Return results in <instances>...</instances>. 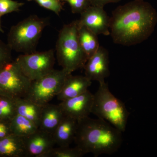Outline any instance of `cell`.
Listing matches in <instances>:
<instances>
[{"label": "cell", "mask_w": 157, "mask_h": 157, "mask_svg": "<svg viewBox=\"0 0 157 157\" xmlns=\"http://www.w3.org/2000/svg\"><path fill=\"white\" fill-rule=\"evenodd\" d=\"M94 94L89 90L80 95L61 101L59 104L65 115L78 121L92 113Z\"/></svg>", "instance_id": "10"}, {"label": "cell", "mask_w": 157, "mask_h": 157, "mask_svg": "<svg viewBox=\"0 0 157 157\" xmlns=\"http://www.w3.org/2000/svg\"><path fill=\"white\" fill-rule=\"evenodd\" d=\"M1 16H0V32H1L2 33H4V31L3 30L2 28V25H1Z\"/></svg>", "instance_id": "28"}, {"label": "cell", "mask_w": 157, "mask_h": 157, "mask_svg": "<svg viewBox=\"0 0 157 157\" xmlns=\"http://www.w3.org/2000/svg\"><path fill=\"white\" fill-rule=\"evenodd\" d=\"M98 36L85 27L78 25V40L87 59L100 48Z\"/></svg>", "instance_id": "18"}, {"label": "cell", "mask_w": 157, "mask_h": 157, "mask_svg": "<svg viewBox=\"0 0 157 157\" xmlns=\"http://www.w3.org/2000/svg\"><path fill=\"white\" fill-rule=\"evenodd\" d=\"M121 0H89L91 5L93 6L103 7L109 3H117Z\"/></svg>", "instance_id": "27"}, {"label": "cell", "mask_w": 157, "mask_h": 157, "mask_svg": "<svg viewBox=\"0 0 157 157\" xmlns=\"http://www.w3.org/2000/svg\"><path fill=\"white\" fill-rule=\"evenodd\" d=\"M11 133L22 137H26L37 131L39 127L32 121L16 114L10 121Z\"/></svg>", "instance_id": "19"}, {"label": "cell", "mask_w": 157, "mask_h": 157, "mask_svg": "<svg viewBox=\"0 0 157 157\" xmlns=\"http://www.w3.org/2000/svg\"><path fill=\"white\" fill-rule=\"evenodd\" d=\"M29 2H35L44 9L54 12L59 15L63 9V5L61 0H27Z\"/></svg>", "instance_id": "23"}, {"label": "cell", "mask_w": 157, "mask_h": 157, "mask_svg": "<svg viewBox=\"0 0 157 157\" xmlns=\"http://www.w3.org/2000/svg\"><path fill=\"white\" fill-rule=\"evenodd\" d=\"M31 82L12 60L0 70V96L13 99L24 98Z\"/></svg>", "instance_id": "7"}, {"label": "cell", "mask_w": 157, "mask_h": 157, "mask_svg": "<svg viewBox=\"0 0 157 157\" xmlns=\"http://www.w3.org/2000/svg\"><path fill=\"white\" fill-rule=\"evenodd\" d=\"M24 137L11 134L0 139V157H25Z\"/></svg>", "instance_id": "16"}, {"label": "cell", "mask_w": 157, "mask_h": 157, "mask_svg": "<svg viewBox=\"0 0 157 157\" xmlns=\"http://www.w3.org/2000/svg\"><path fill=\"white\" fill-rule=\"evenodd\" d=\"M68 75L69 74L63 69H54L45 76L31 81L24 98L40 106H44L58 94Z\"/></svg>", "instance_id": "6"}, {"label": "cell", "mask_w": 157, "mask_h": 157, "mask_svg": "<svg viewBox=\"0 0 157 157\" xmlns=\"http://www.w3.org/2000/svg\"><path fill=\"white\" fill-rule=\"evenodd\" d=\"M17 114L26 118L39 128L43 106L24 98L15 99Z\"/></svg>", "instance_id": "17"}, {"label": "cell", "mask_w": 157, "mask_h": 157, "mask_svg": "<svg viewBox=\"0 0 157 157\" xmlns=\"http://www.w3.org/2000/svg\"><path fill=\"white\" fill-rule=\"evenodd\" d=\"M77 124L78 121L64 115L52 134L56 144L58 146H70L74 141Z\"/></svg>", "instance_id": "14"}, {"label": "cell", "mask_w": 157, "mask_h": 157, "mask_svg": "<svg viewBox=\"0 0 157 157\" xmlns=\"http://www.w3.org/2000/svg\"><path fill=\"white\" fill-rule=\"evenodd\" d=\"M74 141L85 154L112 155L122 144V132L106 121L88 117L78 121Z\"/></svg>", "instance_id": "2"}, {"label": "cell", "mask_w": 157, "mask_h": 157, "mask_svg": "<svg viewBox=\"0 0 157 157\" xmlns=\"http://www.w3.org/2000/svg\"><path fill=\"white\" fill-rule=\"evenodd\" d=\"M79 26H84L96 35L109 36L110 17L103 7L91 6L80 14Z\"/></svg>", "instance_id": "9"}, {"label": "cell", "mask_w": 157, "mask_h": 157, "mask_svg": "<svg viewBox=\"0 0 157 157\" xmlns=\"http://www.w3.org/2000/svg\"><path fill=\"white\" fill-rule=\"evenodd\" d=\"M109 53L108 51L100 46L94 55L88 59L85 65V76L91 81L99 83L105 82L109 75Z\"/></svg>", "instance_id": "11"}, {"label": "cell", "mask_w": 157, "mask_h": 157, "mask_svg": "<svg viewBox=\"0 0 157 157\" xmlns=\"http://www.w3.org/2000/svg\"><path fill=\"white\" fill-rule=\"evenodd\" d=\"M11 134L10 122L0 121V139Z\"/></svg>", "instance_id": "26"}, {"label": "cell", "mask_w": 157, "mask_h": 157, "mask_svg": "<svg viewBox=\"0 0 157 157\" xmlns=\"http://www.w3.org/2000/svg\"><path fill=\"white\" fill-rule=\"evenodd\" d=\"M110 17V36L116 44L131 46L151 36L157 24V12L144 0H133L118 6Z\"/></svg>", "instance_id": "1"}, {"label": "cell", "mask_w": 157, "mask_h": 157, "mask_svg": "<svg viewBox=\"0 0 157 157\" xmlns=\"http://www.w3.org/2000/svg\"><path fill=\"white\" fill-rule=\"evenodd\" d=\"M56 49L59 64L68 74L84 67L87 58L78 40V21L65 25L61 29Z\"/></svg>", "instance_id": "3"}, {"label": "cell", "mask_w": 157, "mask_h": 157, "mask_svg": "<svg viewBox=\"0 0 157 157\" xmlns=\"http://www.w3.org/2000/svg\"><path fill=\"white\" fill-rule=\"evenodd\" d=\"M25 3L14 0H0V16L1 17L14 12H18Z\"/></svg>", "instance_id": "22"}, {"label": "cell", "mask_w": 157, "mask_h": 157, "mask_svg": "<svg viewBox=\"0 0 157 157\" xmlns=\"http://www.w3.org/2000/svg\"><path fill=\"white\" fill-rule=\"evenodd\" d=\"M84 155L82 150L77 146H58L52 148L42 157H81Z\"/></svg>", "instance_id": "21"}, {"label": "cell", "mask_w": 157, "mask_h": 157, "mask_svg": "<svg viewBox=\"0 0 157 157\" xmlns=\"http://www.w3.org/2000/svg\"><path fill=\"white\" fill-rule=\"evenodd\" d=\"M16 114L15 99L0 96V121L10 122Z\"/></svg>", "instance_id": "20"}, {"label": "cell", "mask_w": 157, "mask_h": 157, "mask_svg": "<svg viewBox=\"0 0 157 157\" xmlns=\"http://www.w3.org/2000/svg\"><path fill=\"white\" fill-rule=\"evenodd\" d=\"M64 116L59 105L45 104L42 107L39 129L52 135Z\"/></svg>", "instance_id": "15"}, {"label": "cell", "mask_w": 157, "mask_h": 157, "mask_svg": "<svg viewBox=\"0 0 157 157\" xmlns=\"http://www.w3.org/2000/svg\"><path fill=\"white\" fill-rule=\"evenodd\" d=\"M11 51L7 43L0 39V70L5 65L12 61Z\"/></svg>", "instance_id": "25"}, {"label": "cell", "mask_w": 157, "mask_h": 157, "mask_svg": "<svg viewBox=\"0 0 157 157\" xmlns=\"http://www.w3.org/2000/svg\"><path fill=\"white\" fill-rule=\"evenodd\" d=\"M61 1L69 4L73 14H81L91 6L89 0H61Z\"/></svg>", "instance_id": "24"}, {"label": "cell", "mask_w": 157, "mask_h": 157, "mask_svg": "<svg viewBox=\"0 0 157 157\" xmlns=\"http://www.w3.org/2000/svg\"><path fill=\"white\" fill-rule=\"evenodd\" d=\"M55 57L53 49L34 52L19 56L15 61L31 81L41 78L54 70Z\"/></svg>", "instance_id": "8"}, {"label": "cell", "mask_w": 157, "mask_h": 157, "mask_svg": "<svg viewBox=\"0 0 157 157\" xmlns=\"http://www.w3.org/2000/svg\"><path fill=\"white\" fill-rule=\"evenodd\" d=\"M48 24V18L30 15L11 27L7 44L11 50L23 54L36 52L42 32Z\"/></svg>", "instance_id": "4"}, {"label": "cell", "mask_w": 157, "mask_h": 157, "mask_svg": "<svg viewBox=\"0 0 157 157\" xmlns=\"http://www.w3.org/2000/svg\"><path fill=\"white\" fill-rule=\"evenodd\" d=\"M91 84L92 81L85 76L69 74L57 98L59 101H62L77 97L87 91Z\"/></svg>", "instance_id": "13"}, {"label": "cell", "mask_w": 157, "mask_h": 157, "mask_svg": "<svg viewBox=\"0 0 157 157\" xmlns=\"http://www.w3.org/2000/svg\"><path fill=\"white\" fill-rule=\"evenodd\" d=\"M92 113L124 132L130 113L125 104L110 92L107 83H99L94 94Z\"/></svg>", "instance_id": "5"}, {"label": "cell", "mask_w": 157, "mask_h": 157, "mask_svg": "<svg viewBox=\"0 0 157 157\" xmlns=\"http://www.w3.org/2000/svg\"><path fill=\"white\" fill-rule=\"evenodd\" d=\"M24 140L25 157H42L56 145L52 134L40 129Z\"/></svg>", "instance_id": "12"}]
</instances>
